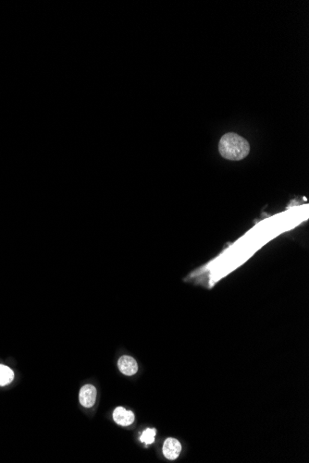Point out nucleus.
I'll return each instance as SVG.
<instances>
[{
    "label": "nucleus",
    "mask_w": 309,
    "mask_h": 463,
    "mask_svg": "<svg viewBox=\"0 0 309 463\" xmlns=\"http://www.w3.org/2000/svg\"><path fill=\"white\" fill-rule=\"evenodd\" d=\"M218 151L223 158L232 161L246 158L250 152V145L244 137L233 132L226 133L220 138Z\"/></svg>",
    "instance_id": "f257e3e1"
},
{
    "label": "nucleus",
    "mask_w": 309,
    "mask_h": 463,
    "mask_svg": "<svg viewBox=\"0 0 309 463\" xmlns=\"http://www.w3.org/2000/svg\"><path fill=\"white\" fill-rule=\"evenodd\" d=\"M80 403L84 408H91L97 400V388L93 385H85L82 386L79 395Z\"/></svg>",
    "instance_id": "f03ea898"
},
{
    "label": "nucleus",
    "mask_w": 309,
    "mask_h": 463,
    "mask_svg": "<svg viewBox=\"0 0 309 463\" xmlns=\"http://www.w3.org/2000/svg\"><path fill=\"white\" fill-rule=\"evenodd\" d=\"M162 451L164 454L165 458H168L169 460H174V459L178 458L181 454L182 445L177 439H166V441L163 444Z\"/></svg>",
    "instance_id": "7ed1b4c3"
},
{
    "label": "nucleus",
    "mask_w": 309,
    "mask_h": 463,
    "mask_svg": "<svg viewBox=\"0 0 309 463\" xmlns=\"http://www.w3.org/2000/svg\"><path fill=\"white\" fill-rule=\"evenodd\" d=\"M113 419L118 425L129 426L135 422L136 417L133 411L126 410L123 407H118L113 412Z\"/></svg>",
    "instance_id": "20e7f679"
},
{
    "label": "nucleus",
    "mask_w": 309,
    "mask_h": 463,
    "mask_svg": "<svg viewBox=\"0 0 309 463\" xmlns=\"http://www.w3.org/2000/svg\"><path fill=\"white\" fill-rule=\"evenodd\" d=\"M120 371L125 376H134L138 371V364L136 360L130 356H121L118 362Z\"/></svg>",
    "instance_id": "39448f33"
},
{
    "label": "nucleus",
    "mask_w": 309,
    "mask_h": 463,
    "mask_svg": "<svg viewBox=\"0 0 309 463\" xmlns=\"http://www.w3.org/2000/svg\"><path fill=\"white\" fill-rule=\"evenodd\" d=\"M14 378V373L10 367L0 364V386H7L12 382Z\"/></svg>",
    "instance_id": "423d86ee"
},
{
    "label": "nucleus",
    "mask_w": 309,
    "mask_h": 463,
    "mask_svg": "<svg viewBox=\"0 0 309 463\" xmlns=\"http://www.w3.org/2000/svg\"><path fill=\"white\" fill-rule=\"evenodd\" d=\"M156 434H157V430L154 428H147L143 432V434H141L140 441L142 443H145L146 446L153 444L154 442Z\"/></svg>",
    "instance_id": "0eeeda50"
}]
</instances>
